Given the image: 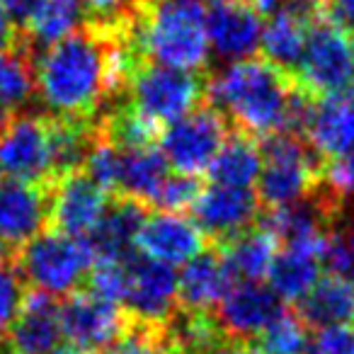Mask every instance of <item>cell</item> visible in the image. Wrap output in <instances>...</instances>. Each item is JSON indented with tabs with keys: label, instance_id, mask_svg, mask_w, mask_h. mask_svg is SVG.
Returning a JSON list of instances; mask_svg holds the SVG:
<instances>
[{
	"label": "cell",
	"instance_id": "6da1fadb",
	"mask_svg": "<svg viewBox=\"0 0 354 354\" xmlns=\"http://www.w3.org/2000/svg\"><path fill=\"white\" fill-rule=\"evenodd\" d=\"M296 78L267 59L233 61L216 75H209V104L221 109L236 129L265 138L284 131L289 100Z\"/></svg>",
	"mask_w": 354,
	"mask_h": 354
},
{
	"label": "cell",
	"instance_id": "7a4b0ae2",
	"mask_svg": "<svg viewBox=\"0 0 354 354\" xmlns=\"http://www.w3.org/2000/svg\"><path fill=\"white\" fill-rule=\"evenodd\" d=\"M133 41L146 61L204 73L212 54L207 10L199 0H141Z\"/></svg>",
	"mask_w": 354,
	"mask_h": 354
},
{
	"label": "cell",
	"instance_id": "3957f363",
	"mask_svg": "<svg viewBox=\"0 0 354 354\" xmlns=\"http://www.w3.org/2000/svg\"><path fill=\"white\" fill-rule=\"evenodd\" d=\"M209 95V75L189 73V71L167 68V66L141 61L133 68L122 97L136 109L141 117L165 129L167 124L187 117L202 107Z\"/></svg>",
	"mask_w": 354,
	"mask_h": 354
},
{
	"label": "cell",
	"instance_id": "277c9868",
	"mask_svg": "<svg viewBox=\"0 0 354 354\" xmlns=\"http://www.w3.org/2000/svg\"><path fill=\"white\" fill-rule=\"evenodd\" d=\"M262 170L257 177V197L262 209L289 207L318 192L323 183V160L308 141L291 133H272L260 138Z\"/></svg>",
	"mask_w": 354,
	"mask_h": 354
},
{
	"label": "cell",
	"instance_id": "5b68a950",
	"mask_svg": "<svg viewBox=\"0 0 354 354\" xmlns=\"http://www.w3.org/2000/svg\"><path fill=\"white\" fill-rule=\"evenodd\" d=\"M27 286L51 296H71L85 289L95 255L85 238H73L59 231H41L22 250L12 252Z\"/></svg>",
	"mask_w": 354,
	"mask_h": 354
},
{
	"label": "cell",
	"instance_id": "8992f818",
	"mask_svg": "<svg viewBox=\"0 0 354 354\" xmlns=\"http://www.w3.org/2000/svg\"><path fill=\"white\" fill-rule=\"evenodd\" d=\"M233 124L214 104L204 102L187 117L167 124L160 133V151L167 165L180 175L202 177L226 143Z\"/></svg>",
	"mask_w": 354,
	"mask_h": 354
},
{
	"label": "cell",
	"instance_id": "52a82bcc",
	"mask_svg": "<svg viewBox=\"0 0 354 354\" xmlns=\"http://www.w3.org/2000/svg\"><path fill=\"white\" fill-rule=\"evenodd\" d=\"M352 80V39L347 32L339 30L325 17L323 22L310 27L304 59H301L299 73H296V83L315 100H320L349 90Z\"/></svg>",
	"mask_w": 354,
	"mask_h": 354
},
{
	"label": "cell",
	"instance_id": "ba28073f",
	"mask_svg": "<svg viewBox=\"0 0 354 354\" xmlns=\"http://www.w3.org/2000/svg\"><path fill=\"white\" fill-rule=\"evenodd\" d=\"M0 170L10 180L54 187L49 114H20L0 136Z\"/></svg>",
	"mask_w": 354,
	"mask_h": 354
},
{
	"label": "cell",
	"instance_id": "9c48e42d",
	"mask_svg": "<svg viewBox=\"0 0 354 354\" xmlns=\"http://www.w3.org/2000/svg\"><path fill=\"white\" fill-rule=\"evenodd\" d=\"M129 328V310L90 289H78L61 301V330L71 344L100 354L122 339Z\"/></svg>",
	"mask_w": 354,
	"mask_h": 354
},
{
	"label": "cell",
	"instance_id": "30bf717a",
	"mask_svg": "<svg viewBox=\"0 0 354 354\" xmlns=\"http://www.w3.org/2000/svg\"><path fill=\"white\" fill-rule=\"evenodd\" d=\"M112 194L102 189L85 170L61 177L51 187L49 231H59L73 238H88L102 221Z\"/></svg>",
	"mask_w": 354,
	"mask_h": 354
},
{
	"label": "cell",
	"instance_id": "8fae6325",
	"mask_svg": "<svg viewBox=\"0 0 354 354\" xmlns=\"http://www.w3.org/2000/svg\"><path fill=\"white\" fill-rule=\"evenodd\" d=\"M262 202L250 187H223L209 185L202 189L192 207L194 223L212 241V245H223L243 231L257 226Z\"/></svg>",
	"mask_w": 354,
	"mask_h": 354
},
{
	"label": "cell",
	"instance_id": "7c38bea8",
	"mask_svg": "<svg viewBox=\"0 0 354 354\" xmlns=\"http://www.w3.org/2000/svg\"><path fill=\"white\" fill-rule=\"evenodd\" d=\"M129 265V294L124 308L133 320L167 325L177 310V274L165 262L133 252Z\"/></svg>",
	"mask_w": 354,
	"mask_h": 354
},
{
	"label": "cell",
	"instance_id": "4fadbf2b",
	"mask_svg": "<svg viewBox=\"0 0 354 354\" xmlns=\"http://www.w3.org/2000/svg\"><path fill=\"white\" fill-rule=\"evenodd\" d=\"M61 337V301L30 286L17 318L0 333V354H51Z\"/></svg>",
	"mask_w": 354,
	"mask_h": 354
},
{
	"label": "cell",
	"instance_id": "5bb4252c",
	"mask_svg": "<svg viewBox=\"0 0 354 354\" xmlns=\"http://www.w3.org/2000/svg\"><path fill=\"white\" fill-rule=\"evenodd\" d=\"M51 187L22 180L0 183V241L12 252L22 250L32 238L46 231Z\"/></svg>",
	"mask_w": 354,
	"mask_h": 354
},
{
	"label": "cell",
	"instance_id": "9a60e30c",
	"mask_svg": "<svg viewBox=\"0 0 354 354\" xmlns=\"http://www.w3.org/2000/svg\"><path fill=\"white\" fill-rule=\"evenodd\" d=\"M212 248L204 231L183 214L156 212L148 214L136 236V250L151 260L165 265H187L197 255Z\"/></svg>",
	"mask_w": 354,
	"mask_h": 354
},
{
	"label": "cell",
	"instance_id": "2e32d148",
	"mask_svg": "<svg viewBox=\"0 0 354 354\" xmlns=\"http://www.w3.org/2000/svg\"><path fill=\"white\" fill-rule=\"evenodd\" d=\"M281 310V299L270 286H262L260 281H236L214 315L233 342H252Z\"/></svg>",
	"mask_w": 354,
	"mask_h": 354
},
{
	"label": "cell",
	"instance_id": "e0dca14e",
	"mask_svg": "<svg viewBox=\"0 0 354 354\" xmlns=\"http://www.w3.org/2000/svg\"><path fill=\"white\" fill-rule=\"evenodd\" d=\"M151 214V204L127 194H112L102 221L88 241L95 260H129L136 252V236Z\"/></svg>",
	"mask_w": 354,
	"mask_h": 354
},
{
	"label": "cell",
	"instance_id": "ac0fdd59",
	"mask_svg": "<svg viewBox=\"0 0 354 354\" xmlns=\"http://www.w3.org/2000/svg\"><path fill=\"white\" fill-rule=\"evenodd\" d=\"M262 15L248 0L214 6L207 12L209 44L218 56L231 61L250 59L262 41Z\"/></svg>",
	"mask_w": 354,
	"mask_h": 354
},
{
	"label": "cell",
	"instance_id": "d6986e66",
	"mask_svg": "<svg viewBox=\"0 0 354 354\" xmlns=\"http://www.w3.org/2000/svg\"><path fill=\"white\" fill-rule=\"evenodd\" d=\"M236 279L228 272L216 245L204 250L185 265L177 277V306L197 313H214Z\"/></svg>",
	"mask_w": 354,
	"mask_h": 354
},
{
	"label": "cell",
	"instance_id": "ffe728a7",
	"mask_svg": "<svg viewBox=\"0 0 354 354\" xmlns=\"http://www.w3.org/2000/svg\"><path fill=\"white\" fill-rule=\"evenodd\" d=\"M306 141L323 162L354 148V90L335 93L315 102Z\"/></svg>",
	"mask_w": 354,
	"mask_h": 354
},
{
	"label": "cell",
	"instance_id": "44dd1931",
	"mask_svg": "<svg viewBox=\"0 0 354 354\" xmlns=\"http://www.w3.org/2000/svg\"><path fill=\"white\" fill-rule=\"evenodd\" d=\"M294 306V313L308 325V330L354 325V277L333 272L320 274L313 289Z\"/></svg>",
	"mask_w": 354,
	"mask_h": 354
},
{
	"label": "cell",
	"instance_id": "7402d4cb",
	"mask_svg": "<svg viewBox=\"0 0 354 354\" xmlns=\"http://www.w3.org/2000/svg\"><path fill=\"white\" fill-rule=\"evenodd\" d=\"M262 170V151L260 138L243 129L231 127L226 143L216 153L212 167H209V180L212 185L223 187H250L257 183Z\"/></svg>",
	"mask_w": 354,
	"mask_h": 354
},
{
	"label": "cell",
	"instance_id": "603a6c76",
	"mask_svg": "<svg viewBox=\"0 0 354 354\" xmlns=\"http://www.w3.org/2000/svg\"><path fill=\"white\" fill-rule=\"evenodd\" d=\"M223 255L228 272L236 281H260L270 274V267L279 252V241L260 223L241 236L231 238L223 245H216Z\"/></svg>",
	"mask_w": 354,
	"mask_h": 354
},
{
	"label": "cell",
	"instance_id": "cb8c5ba5",
	"mask_svg": "<svg viewBox=\"0 0 354 354\" xmlns=\"http://www.w3.org/2000/svg\"><path fill=\"white\" fill-rule=\"evenodd\" d=\"M308 32L310 27L291 12L274 10L267 25L262 27V59H267L272 66L296 78L306 51V41H308Z\"/></svg>",
	"mask_w": 354,
	"mask_h": 354
},
{
	"label": "cell",
	"instance_id": "d4e9b609",
	"mask_svg": "<svg viewBox=\"0 0 354 354\" xmlns=\"http://www.w3.org/2000/svg\"><path fill=\"white\" fill-rule=\"evenodd\" d=\"M85 20H88V12L83 0H39L22 37L30 41L32 49L37 46L49 49L73 35L78 27H83Z\"/></svg>",
	"mask_w": 354,
	"mask_h": 354
},
{
	"label": "cell",
	"instance_id": "484cf974",
	"mask_svg": "<svg viewBox=\"0 0 354 354\" xmlns=\"http://www.w3.org/2000/svg\"><path fill=\"white\" fill-rule=\"evenodd\" d=\"M320 260L315 252L301 250V248H281L270 267V289L281 301L299 304L313 284L320 279Z\"/></svg>",
	"mask_w": 354,
	"mask_h": 354
},
{
	"label": "cell",
	"instance_id": "4316f807",
	"mask_svg": "<svg viewBox=\"0 0 354 354\" xmlns=\"http://www.w3.org/2000/svg\"><path fill=\"white\" fill-rule=\"evenodd\" d=\"M167 160L158 146L141 148V151H124L122 153V172H119V189L114 194H127V197L141 199L151 204L156 199L160 185L165 183Z\"/></svg>",
	"mask_w": 354,
	"mask_h": 354
},
{
	"label": "cell",
	"instance_id": "83f0119b",
	"mask_svg": "<svg viewBox=\"0 0 354 354\" xmlns=\"http://www.w3.org/2000/svg\"><path fill=\"white\" fill-rule=\"evenodd\" d=\"M35 93V49L20 35V41L12 49L0 54V100L15 109L30 102Z\"/></svg>",
	"mask_w": 354,
	"mask_h": 354
},
{
	"label": "cell",
	"instance_id": "f1b7e54d",
	"mask_svg": "<svg viewBox=\"0 0 354 354\" xmlns=\"http://www.w3.org/2000/svg\"><path fill=\"white\" fill-rule=\"evenodd\" d=\"M257 349L265 354H306L308 352V325L294 313V310H281L255 339Z\"/></svg>",
	"mask_w": 354,
	"mask_h": 354
},
{
	"label": "cell",
	"instance_id": "f546056e",
	"mask_svg": "<svg viewBox=\"0 0 354 354\" xmlns=\"http://www.w3.org/2000/svg\"><path fill=\"white\" fill-rule=\"evenodd\" d=\"M102 354H170L165 325H148L129 315L127 333Z\"/></svg>",
	"mask_w": 354,
	"mask_h": 354
},
{
	"label": "cell",
	"instance_id": "4dcf8cb0",
	"mask_svg": "<svg viewBox=\"0 0 354 354\" xmlns=\"http://www.w3.org/2000/svg\"><path fill=\"white\" fill-rule=\"evenodd\" d=\"M85 289H90L93 294L102 296L114 304L127 301L129 294V265L127 260H95L93 270L88 274V284Z\"/></svg>",
	"mask_w": 354,
	"mask_h": 354
},
{
	"label": "cell",
	"instance_id": "1f68e13d",
	"mask_svg": "<svg viewBox=\"0 0 354 354\" xmlns=\"http://www.w3.org/2000/svg\"><path fill=\"white\" fill-rule=\"evenodd\" d=\"M204 185L199 177L192 175H180V172H172L165 177V183L160 185L156 199H153V207H160L162 212L172 214H183L185 209H192L197 197L202 194Z\"/></svg>",
	"mask_w": 354,
	"mask_h": 354
},
{
	"label": "cell",
	"instance_id": "d6a6232c",
	"mask_svg": "<svg viewBox=\"0 0 354 354\" xmlns=\"http://www.w3.org/2000/svg\"><path fill=\"white\" fill-rule=\"evenodd\" d=\"M27 289L30 286H27L17 262L12 257H8L0 265V333L17 318Z\"/></svg>",
	"mask_w": 354,
	"mask_h": 354
},
{
	"label": "cell",
	"instance_id": "836d02e7",
	"mask_svg": "<svg viewBox=\"0 0 354 354\" xmlns=\"http://www.w3.org/2000/svg\"><path fill=\"white\" fill-rule=\"evenodd\" d=\"M323 189L339 207L354 197V148L335 160L323 162Z\"/></svg>",
	"mask_w": 354,
	"mask_h": 354
},
{
	"label": "cell",
	"instance_id": "e575fe53",
	"mask_svg": "<svg viewBox=\"0 0 354 354\" xmlns=\"http://www.w3.org/2000/svg\"><path fill=\"white\" fill-rule=\"evenodd\" d=\"M306 354H354V325H333L310 337Z\"/></svg>",
	"mask_w": 354,
	"mask_h": 354
},
{
	"label": "cell",
	"instance_id": "d590c367",
	"mask_svg": "<svg viewBox=\"0 0 354 354\" xmlns=\"http://www.w3.org/2000/svg\"><path fill=\"white\" fill-rule=\"evenodd\" d=\"M325 12L333 25L354 35V0H325Z\"/></svg>",
	"mask_w": 354,
	"mask_h": 354
},
{
	"label": "cell",
	"instance_id": "8d00e7d4",
	"mask_svg": "<svg viewBox=\"0 0 354 354\" xmlns=\"http://www.w3.org/2000/svg\"><path fill=\"white\" fill-rule=\"evenodd\" d=\"M0 3H3L8 17H10V22L17 27V32H20V35L25 32L32 12H35L37 6H39V0H0Z\"/></svg>",
	"mask_w": 354,
	"mask_h": 354
},
{
	"label": "cell",
	"instance_id": "74e56055",
	"mask_svg": "<svg viewBox=\"0 0 354 354\" xmlns=\"http://www.w3.org/2000/svg\"><path fill=\"white\" fill-rule=\"evenodd\" d=\"M17 41H20V32H17V27L10 22L6 8H3V3H0V54L12 49Z\"/></svg>",
	"mask_w": 354,
	"mask_h": 354
},
{
	"label": "cell",
	"instance_id": "f35d334b",
	"mask_svg": "<svg viewBox=\"0 0 354 354\" xmlns=\"http://www.w3.org/2000/svg\"><path fill=\"white\" fill-rule=\"evenodd\" d=\"M248 3H250L260 15H272L274 10H279V6L284 0H248Z\"/></svg>",
	"mask_w": 354,
	"mask_h": 354
},
{
	"label": "cell",
	"instance_id": "ab89813d",
	"mask_svg": "<svg viewBox=\"0 0 354 354\" xmlns=\"http://www.w3.org/2000/svg\"><path fill=\"white\" fill-rule=\"evenodd\" d=\"M12 119H15V109L0 100V136H3V131H6L8 127H10Z\"/></svg>",
	"mask_w": 354,
	"mask_h": 354
},
{
	"label": "cell",
	"instance_id": "60d3db41",
	"mask_svg": "<svg viewBox=\"0 0 354 354\" xmlns=\"http://www.w3.org/2000/svg\"><path fill=\"white\" fill-rule=\"evenodd\" d=\"M51 354H93V352H85V349L75 347V344H61V347H56Z\"/></svg>",
	"mask_w": 354,
	"mask_h": 354
},
{
	"label": "cell",
	"instance_id": "b9f144b4",
	"mask_svg": "<svg viewBox=\"0 0 354 354\" xmlns=\"http://www.w3.org/2000/svg\"><path fill=\"white\" fill-rule=\"evenodd\" d=\"M236 354H265V352H262V349H257L252 342H241L236 347Z\"/></svg>",
	"mask_w": 354,
	"mask_h": 354
},
{
	"label": "cell",
	"instance_id": "7bdbcfd3",
	"mask_svg": "<svg viewBox=\"0 0 354 354\" xmlns=\"http://www.w3.org/2000/svg\"><path fill=\"white\" fill-rule=\"evenodd\" d=\"M344 238H347V245H349L352 257H354V223H352V228H349V233H344Z\"/></svg>",
	"mask_w": 354,
	"mask_h": 354
},
{
	"label": "cell",
	"instance_id": "ee69618b",
	"mask_svg": "<svg viewBox=\"0 0 354 354\" xmlns=\"http://www.w3.org/2000/svg\"><path fill=\"white\" fill-rule=\"evenodd\" d=\"M8 257H10V250H8V248H6V243L0 241V265H3V262H6Z\"/></svg>",
	"mask_w": 354,
	"mask_h": 354
},
{
	"label": "cell",
	"instance_id": "f6af8a7d",
	"mask_svg": "<svg viewBox=\"0 0 354 354\" xmlns=\"http://www.w3.org/2000/svg\"><path fill=\"white\" fill-rule=\"evenodd\" d=\"M202 3V0H199ZM204 3H212V6H223V3H236V0H204Z\"/></svg>",
	"mask_w": 354,
	"mask_h": 354
},
{
	"label": "cell",
	"instance_id": "bcb514c9",
	"mask_svg": "<svg viewBox=\"0 0 354 354\" xmlns=\"http://www.w3.org/2000/svg\"><path fill=\"white\" fill-rule=\"evenodd\" d=\"M352 59H354V39H352Z\"/></svg>",
	"mask_w": 354,
	"mask_h": 354
},
{
	"label": "cell",
	"instance_id": "7dc6e473",
	"mask_svg": "<svg viewBox=\"0 0 354 354\" xmlns=\"http://www.w3.org/2000/svg\"><path fill=\"white\" fill-rule=\"evenodd\" d=\"M0 172H3V170H0ZM0 183H3V180H0Z\"/></svg>",
	"mask_w": 354,
	"mask_h": 354
}]
</instances>
